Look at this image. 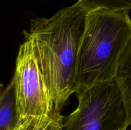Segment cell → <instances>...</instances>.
<instances>
[{"mask_svg":"<svg viewBox=\"0 0 131 130\" xmlns=\"http://www.w3.org/2000/svg\"><path fill=\"white\" fill-rule=\"evenodd\" d=\"M24 34L25 40L19 47L13 76L18 115L20 119L48 117L54 111L53 103L31 41Z\"/></svg>","mask_w":131,"mask_h":130,"instance_id":"cell-4","label":"cell"},{"mask_svg":"<svg viewBox=\"0 0 131 130\" xmlns=\"http://www.w3.org/2000/svg\"><path fill=\"white\" fill-rule=\"evenodd\" d=\"M16 107L14 76L4 89L0 90V130H13L20 122Z\"/></svg>","mask_w":131,"mask_h":130,"instance_id":"cell-6","label":"cell"},{"mask_svg":"<svg viewBox=\"0 0 131 130\" xmlns=\"http://www.w3.org/2000/svg\"><path fill=\"white\" fill-rule=\"evenodd\" d=\"M76 3L88 11L98 9L129 11L131 10V0H78Z\"/></svg>","mask_w":131,"mask_h":130,"instance_id":"cell-7","label":"cell"},{"mask_svg":"<svg viewBox=\"0 0 131 130\" xmlns=\"http://www.w3.org/2000/svg\"><path fill=\"white\" fill-rule=\"evenodd\" d=\"M78 106L61 130H125V111L115 79L78 94Z\"/></svg>","mask_w":131,"mask_h":130,"instance_id":"cell-3","label":"cell"},{"mask_svg":"<svg viewBox=\"0 0 131 130\" xmlns=\"http://www.w3.org/2000/svg\"><path fill=\"white\" fill-rule=\"evenodd\" d=\"M87 12L75 3L50 18L32 20L29 31H24L31 41L56 112H61L75 92L78 53Z\"/></svg>","mask_w":131,"mask_h":130,"instance_id":"cell-1","label":"cell"},{"mask_svg":"<svg viewBox=\"0 0 131 130\" xmlns=\"http://www.w3.org/2000/svg\"><path fill=\"white\" fill-rule=\"evenodd\" d=\"M2 87H3V84L1 82H0V90L2 89Z\"/></svg>","mask_w":131,"mask_h":130,"instance_id":"cell-10","label":"cell"},{"mask_svg":"<svg viewBox=\"0 0 131 130\" xmlns=\"http://www.w3.org/2000/svg\"><path fill=\"white\" fill-rule=\"evenodd\" d=\"M63 116L61 113L54 110L43 130H61Z\"/></svg>","mask_w":131,"mask_h":130,"instance_id":"cell-9","label":"cell"},{"mask_svg":"<svg viewBox=\"0 0 131 130\" xmlns=\"http://www.w3.org/2000/svg\"><path fill=\"white\" fill-rule=\"evenodd\" d=\"M51 115L44 118L29 117L20 119L17 126L13 130H43Z\"/></svg>","mask_w":131,"mask_h":130,"instance_id":"cell-8","label":"cell"},{"mask_svg":"<svg viewBox=\"0 0 131 130\" xmlns=\"http://www.w3.org/2000/svg\"><path fill=\"white\" fill-rule=\"evenodd\" d=\"M130 38L129 11L98 9L87 12L78 53L77 95L115 79L118 64Z\"/></svg>","mask_w":131,"mask_h":130,"instance_id":"cell-2","label":"cell"},{"mask_svg":"<svg viewBox=\"0 0 131 130\" xmlns=\"http://www.w3.org/2000/svg\"><path fill=\"white\" fill-rule=\"evenodd\" d=\"M115 80L125 111V129L131 126V38L118 64Z\"/></svg>","mask_w":131,"mask_h":130,"instance_id":"cell-5","label":"cell"}]
</instances>
